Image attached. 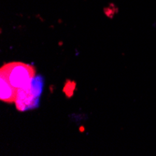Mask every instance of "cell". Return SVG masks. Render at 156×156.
<instances>
[{
	"label": "cell",
	"instance_id": "6da1fadb",
	"mask_svg": "<svg viewBox=\"0 0 156 156\" xmlns=\"http://www.w3.org/2000/svg\"><path fill=\"white\" fill-rule=\"evenodd\" d=\"M43 84L44 81L41 76H35L26 86L18 89L15 99L17 109L20 111H25L37 108L43 91Z\"/></svg>",
	"mask_w": 156,
	"mask_h": 156
},
{
	"label": "cell",
	"instance_id": "7a4b0ae2",
	"mask_svg": "<svg viewBox=\"0 0 156 156\" xmlns=\"http://www.w3.org/2000/svg\"><path fill=\"white\" fill-rule=\"evenodd\" d=\"M0 75L4 76L16 90L29 83L36 76L35 67L31 65L13 62L4 65L0 69Z\"/></svg>",
	"mask_w": 156,
	"mask_h": 156
},
{
	"label": "cell",
	"instance_id": "3957f363",
	"mask_svg": "<svg viewBox=\"0 0 156 156\" xmlns=\"http://www.w3.org/2000/svg\"><path fill=\"white\" fill-rule=\"evenodd\" d=\"M0 87H1V91H0V99L4 102L12 103L15 102L17 90L14 88L12 85L8 81V80L0 75Z\"/></svg>",
	"mask_w": 156,
	"mask_h": 156
}]
</instances>
